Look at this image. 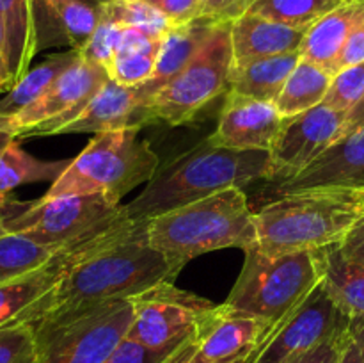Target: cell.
I'll return each mask as SVG.
<instances>
[{
    "mask_svg": "<svg viewBox=\"0 0 364 363\" xmlns=\"http://www.w3.org/2000/svg\"><path fill=\"white\" fill-rule=\"evenodd\" d=\"M180 270L149 244L148 221L127 219L68 251L66 270L48 312L128 299L174 281Z\"/></svg>",
    "mask_w": 364,
    "mask_h": 363,
    "instance_id": "1",
    "label": "cell"
},
{
    "mask_svg": "<svg viewBox=\"0 0 364 363\" xmlns=\"http://www.w3.org/2000/svg\"><path fill=\"white\" fill-rule=\"evenodd\" d=\"M256 180H272L270 152L219 148L206 139L167 166L159 167L141 194L124 209L130 219L149 221L224 189H242Z\"/></svg>",
    "mask_w": 364,
    "mask_h": 363,
    "instance_id": "2",
    "label": "cell"
},
{
    "mask_svg": "<svg viewBox=\"0 0 364 363\" xmlns=\"http://www.w3.org/2000/svg\"><path fill=\"white\" fill-rule=\"evenodd\" d=\"M364 219V187L283 194L256 212L258 248L270 255L341 244Z\"/></svg>",
    "mask_w": 364,
    "mask_h": 363,
    "instance_id": "3",
    "label": "cell"
},
{
    "mask_svg": "<svg viewBox=\"0 0 364 363\" xmlns=\"http://www.w3.org/2000/svg\"><path fill=\"white\" fill-rule=\"evenodd\" d=\"M148 238L169 262L183 269L205 253L256 248V212L242 189L230 187L149 219Z\"/></svg>",
    "mask_w": 364,
    "mask_h": 363,
    "instance_id": "4",
    "label": "cell"
},
{
    "mask_svg": "<svg viewBox=\"0 0 364 363\" xmlns=\"http://www.w3.org/2000/svg\"><path fill=\"white\" fill-rule=\"evenodd\" d=\"M139 128L95 134L89 144L68 164L46 191V198L98 194L119 203L124 194L148 184L159 171V155Z\"/></svg>",
    "mask_w": 364,
    "mask_h": 363,
    "instance_id": "5",
    "label": "cell"
},
{
    "mask_svg": "<svg viewBox=\"0 0 364 363\" xmlns=\"http://www.w3.org/2000/svg\"><path fill=\"white\" fill-rule=\"evenodd\" d=\"M244 253V267L226 305L262 317L272 327L322 281V249L270 255L256 246Z\"/></svg>",
    "mask_w": 364,
    "mask_h": 363,
    "instance_id": "6",
    "label": "cell"
},
{
    "mask_svg": "<svg viewBox=\"0 0 364 363\" xmlns=\"http://www.w3.org/2000/svg\"><path fill=\"white\" fill-rule=\"evenodd\" d=\"M130 299L53 310L34 322L36 363H103L127 338Z\"/></svg>",
    "mask_w": 364,
    "mask_h": 363,
    "instance_id": "7",
    "label": "cell"
},
{
    "mask_svg": "<svg viewBox=\"0 0 364 363\" xmlns=\"http://www.w3.org/2000/svg\"><path fill=\"white\" fill-rule=\"evenodd\" d=\"M130 219L124 205L98 194L43 196L7 223V233H21L53 249L77 248L109 228Z\"/></svg>",
    "mask_w": 364,
    "mask_h": 363,
    "instance_id": "8",
    "label": "cell"
},
{
    "mask_svg": "<svg viewBox=\"0 0 364 363\" xmlns=\"http://www.w3.org/2000/svg\"><path fill=\"white\" fill-rule=\"evenodd\" d=\"M233 71L231 20L219 21L191 63L148 102L156 121L180 127L230 91Z\"/></svg>",
    "mask_w": 364,
    "mask_h": 363,
    "instance_id": "9",
    "label": "cell"
},
{
    "mask_svg": "<svg viewBox=\"0 0 364 363\" xmlns=\"http://www.w3.org/2000/svg\"><path fill=\"white\" fill-rule=\"evenodd\" d=\"M105 68L78 59L28 107L0 117V130L13 137L59 135L85 109L92 96L109 80Z\"/></svg>",
    "mask_w": 364,
    "mask_h": 363,
    "instance_id": "10",
    "label": "cell"
},
{
    "mask_svg": "<svg viewBox=\"0 0 364 363\" xmlns=\"http://www.w3.org/2000/svg\"><path fill=\"white\" fill-rule=\"evenodd\" d=\"M348 317L331 299L322 281L277 324L247 363H295L348 327Z\"/></svg>",
    "mask_w": 364,
    "mask_h": 363,
    "instance_id": "11",
    "label": "cell"
},
{
    "mask_svg": "<svg viewBox=\"0 0 364 363\" xmlns=\"http://www.w3.org/2000/svg\"><path fill=\"white\" fill-rule=\"evenodd\" d=\"M128 299L134 306V320L127 338L159 352L178 347L194 331L201 313L215 305L181 290L174 281H162Z\"/></svg>",
    "mask_w": 364,
    "mask_h": 363,
    "instance_id": "12",
    "label": "cell"
},
{
    "mask_svg": "<svg viewBox=\"0 0 364 363\" xmlns=\"http://www.w3.org/2000/svg\"><path fill=\"white\" fill-rule=\"evenodd\" d=\"M347 112L320 103L297 116L284 117L279 135L270 149L272 180H290L318 159L343 135ZM277 182V184H279Z\"/></svg>",
    "mask_w": 364,
    "mask_h": 363,
    "instance_id": "13",
    "label": "cell"
},
{
    "mask_svg": "<svg viewBox=\"0 0 364 363\" xmlns=\"http://www.w3.org/2000/svg\"><path fill=\"white\" fill-rule=\"evenodd\" d=\"M272 326L262 317L238 312L226 302L201 313L194 326V342L210 363H247Z\"/></svg>",
    "mask_w": 364,
    "mask_h": 363,
    "instance_id": "14",
    "label": "cell"
},
{
    "mask_svg": "<svg viewBox=\"0 0 364 363\" xmlns=\"http://www.w3.org/2000/svg\"><path fill=\"white\" fill-rule=\"evenodd\" d=\"M283 121L276 103L228 91L219 125L208 141L219 148L270 152Z\"/></svg>",
    "mask_w": 364,
    "mask_h": 363,
    "instance_id": "15",
    "label": "cell"
},
{
    "mask_svg": "<svg viewBox=\"0 0 364 363\" xmlns=\"http://www.w3.org/2000/svg\"><path fill=\"white\" fill-rule=\"evenodd\" d=\"M153 121H156L155 116L148 102L139 93L137 85L128 88L109 78L85 105V109L71 123H68L60 134H100L123 128L141 130Z\"/></svg>",
    "mask_w": 364,
    "mask_h": 363,
    "instance_id": "16",
    "label": "cell"
},
{
    "mask_svg": "<svg viewBox=\"0 0 364 363\" xmlns=\"http://www.w3.org/2000/svg\"><path fill=\"white\" fill-rule=\"evenodd\" d=\"M70 249H63L46 265L0 285V327L34 324L48 313L53 294L66 270Z\"/></svg>",
    "mask_w": 364,
    "mask_h": 363,
    "instance_id": "17",
    "label": "cell"
},
{
    "mask_svg": "<svg viewBox=\"0 0 364 363\" xmlns=\"http://www.w3.org/2000/svg\"><path fill=\"white\" fill-rule=\"evenodd\" d=\"M318 187H364V130L341 137L304 171L276 185L277 196Z\"/></svg>",
    "mask_w": 364,
    "mask_h": 363,
    "instance_id": "18",
    "label": "cell"
},
{
    "mask_svg": "<svg viewBox=\"0 0 364 363\" xmlns=\"http://www.w3.org/2000/svg\"><path fill=\"white\" fill-rule=\"evenodd\" d=\"M308 27H290L252 13L231 20L233 64L299 52Z\"/></svg>",
    "mask_w": 364,
    "mask_h": 363,
    "instance_id": "19",
    "label": "cell"
},
{
    "mask_svg": "<svg viewBox=\"0 0 364 363\" xmlns=\"http://www.w3.org/2000/svg\"><path fill=\"white\" fill-rule=\"evenodd\" d=\"M363 21L364 0H341L334 9L309 25L299 53L302 59L311 60L334 75L348 38Z\"/></svg>",
    "mask_w": 364,
    "mask_h": 363,
    "instance_id": "20",
    "label": "cell"
},
{
    "mask_svg": "<svg viewBox=\"0 0 364 363\" xmlns=\"http://www.w3.org/2000/svg\"><path fill=\"white\" fill-rule=\"evenodd\" d=\"M219 21L226 20H215V18L201 14V16L188 21V23L173 27L164 36L159 59H156L155 73H153V77L148 82L137 85L139 93H141V96L146 102H149L151 96H155L164 85L169 84L191 63L192 57L203 46V43L215 31Z\"/></svg>",
    "mask_w": 364,
    "mask_h": 363,
    "instance_id": "21",
    "label": "cell"
},
{
    "mask_svg": "<svg viewBox=\"0 0 364 363\" xmlns=\"http://www.w3.org/2000/svg\"><path fill=\"white\" fill-rule=\"evenodd\" d=\"M103 18V4L66 0L53 6L48 21L38 34V52L52 46H70L80 53Z\"/></svg>",
    "mask_w": 364,
    "mask_h": 363,
    "instance_id": "22",
    "label": "cell"
},
{
    "mask_svg": "<svg viewBox=\"0 0 364 363\" xmlns=\"http://www.w3.org/2000/svg\"><path fill=\"white\" fill-rule=\"evenodd\" d=\"M299 60H301V53L291 52L233 64L230 91L276 103L277 96L281 95L288 77L295 70Z\"/></svg>",
    "mask_w": 364,
    "mask_h": 363,
    "instance_id": "23",
    "label": "cell"
},
{
    "mask_svg": "<svg viewBox=\"0 0 364 363\" xmlns=\"http://www.w3.org/2000/svg\"><path fill=\"white\" fill-rule=\"evenodd\" d=\"M0 32L16 84L39 53L32 0H0Z\"/></svg>",
    "mask_w": 364,
    "mask_h": 363,
    "instance_id": "24",
    "label": "cell"
},
{
    "mask_svg": "<svg viewBox=\"0 0 364 363\" xmlns=\"http://www.w3.org/2000/svg\"><path fill=\"white\" fill-rule=\"evenodd\" d=\"M322 285L338 308L352 319L364 317V265L341 251L340 244L322 249Z\"/></svg>",
    "mask_w": 364,
    "mask_h": 363,
    "instance_id": "25",
    "label": "cell"
},
{
    "mask_svg": "<svg viewBox=\"0 0 364 363\" xmlns=\"http://www.w3.org/2000/svg\"><path fill=\"white\" fill-rule=\"evenodd\" d=\"M162 39L144 34L137 28L123 27L119 46L107 71L110 80L128 88L148 82L155 73Z\"/></svg>",
    "mask_w": 364,
    "mask_h": 363,
    "instance_id": "26",
    "label": "cell"
},
{
    "mask_svg": "<svg viewBox=\"0 0 364 363\" xmlns=\"http://www.w3.org/2000/svg\"><path fill=\"white\" fill-rule=\"evenodd\" d=\"M331 80H333V75L329 71L301 57L276 100V107L281 116H297V114L306 112V110L323 103Z\"/></svg>",
    "mask_w": 364,
    "mask_h": 363,
    "instance_id": "27",
    "label": "cell"
},
{
    "mask_svg": "<svg viewBox=\"0 0 364 363\" xmlns=\"http://www.w3.org/2000/svg\"><path fill=\"white\" fill-rule=\"evenodd\" d=\"M71 160H41L32 157L14 139L0 155V199L14 189L38 182H55Z\"/></svg>",
    "mask_w": 364,
    "mask_h": 363,
    "instance_id": "28",
    "label": "cell"
},
{
    "mask_svg": "<svg viewBox=\"0 0 364 363\" xmlns=\"http://www.w3.org/2000/svg\"><path fill=\"white\" fill-rule=\"evenodd\" d=\"M77 59L78 53L70 50V52L53 53L38 66L31 68L14 84V88L7 91L4 98H0V117L13 116L34 103Z\"/></svg>",
    "mask_w": 364,
    "mask_h": 363,
    "instance_id": "29",
    "label": "cell"
},
{
    "mask_svg": "<svg viewBox=\"0 0 364 363\" xmlns=\"http://www.w3.org/2000/svg\"><path fill=\"white\" fill-rule=\"evenodd\" d=\"M60 251L21 233L0 235V285L46 265Z\"/></svg>",
    "mask_w": 364,
    "mask_h": 363,
    "instance_id": "30",
    "label": "cell"
},
{
    "mask_svg": "<svg viewBox=\"0 0 364 363\" xmlns=\"http://www.w3.org/2000/svg\"><path fill=\"white\" fill-rule=\"evenodd\" d=\"M340 2L341 0H247L245 11L290 27H309Z\"/></svg>",
    "mask_w": 364,
    "mask_h": 363,
    "instance_id": "31",
    "label": "cell"
},
{
    "mask_svg": "<svg viewBox=\"0 0 364 363\" xmlns=\"http://www.w3.org/2000/svg\"><path fill=\"white\" fill-rule=\"evenodd\" d=\"M103 18L121 27L137 28L153 38H164L174 27L146 0H109L103 4Z\"/></svg>",
    "mask_w": 364,
    "mask_h": 363,
    "instance_id": "32",
    "label": "cell"
},
{
    "mask_svg": "<svg viewBox=\"0 0 364 363\" xmlns=\"http://www.w3.org/2000/svg\"><path fill=\"white\" fill-rule=\"evenodd\" d=\"M364 93V63L340 70L333 75L323 103L347 112L359 102Z\"/></svg>",
    "mask_w": 364,
    "mask_h": 363,
    "instance_id": "33",
    "label": "cell"
},
{
    "mask_svg": "<svg viewBox=\"0 0 364 363\" xmlns=\"http://www.w3.org/2000/svg\"><path fill=\"white\" fill-rule=\"evenodd\" d=\"M0 363H36V337L32 324L0 327Z\"/></svg>",
    "mask_w": 364,
    "mask_h": 363,
    "instance_id": "34",
    "label": "cell"
},
{
    "mask_svg": "<svg viewBox=\"0 0 364 363\" xmlns=\"http://www.w3.org/2000/svg\"><path fill=\"white\" fill-rule=\"evenodd\" d=\"M121 34H123L121 25L114 23V21L107 20V18H102L92 38L89 39L85 48L78 56L84 60H87V63L98 64V66L105 68L109 71L114 56L117 52V46H119Z\"/></svg>",
    "mask_w": 364,
    "mask_h": 363,
    "instance_id": "35",
    "label": "cell"
},
{
    "mask_svg": "<svg viewBox=\"0 0 364 363\" xmlns=\"http://www.w3.org/2000/svg\"><path fill=\"white\" fill-rule=\"evenodd\" d=\"M173 351H151V349L144 347V345L139 344V342L124 338V340L114 349L112 354H110L103 363H162Z\"/></svg>",
    "mask_w": 364,
    "mask_h": 363,
    "instance_id": "36",
    "label": "cell"
},
{
    "mask_svg": "<svg viewBox=\"0 0 364 363\" xmlns=\"http://www.w3.org/2000/svg\"><path fill=\"white\" fill-rule=\"evenodd\" d=\"M164 14L174 27L185 25L201 16L203 0H146Z\"/></svg>",
    "mask_w": 364,
    "mask_h": 363,
    "instance_id": "37",
    "label": "cell"
},
{
    "mask_svg": "<svg viewBox=\"0 0 364 363\" xmlns=\"http://www.w3.org/2000/svg\"><path fill=\"white\" fill-rule=\"evenodd\" d=\"M247 0H203L201 14L215 20H235L245 11Z\"/></svg>",
    "mask_w": 364,
    "mask_h": 363,
    "instance_id": "38",
    "label": "cell"
},
{
    "mask_svg": "<svg viewBox=\"0 0 364 363\" xmlns=\"http://www.w3.org/2000/svg\"><path fill=\"white\" fill-rule=\"evenodd\" d=\"M359 63H364V21L355 27V31L348 38L347 45H345L343 52L340 56V60H338L336 73L340 70H345V68H350Z\"/></svg>",
    "mask_w": 364,
    "mask_h": 363,
    "instance_id": "39",
    "label": "cell"
},
{
    "mask_svg": "<svg viewBox=\"0 0 364 363\" xmlns=\"http://www.w3.org/2000/svg\"><path fill=\"white\" fill-rule=\"evenodd\" d=\"M345 331H341L340 335L333 337L331 340L323 342L322 345H318L316 349H313L311 352L302 356L301 359H297L295 363H338V351H340V338Z\"/></svg>",
    "mask_w": 364,
    "mask_h": 363,
    "instance_id": "40",
    "label": "cell"
},
{
    "mask_svg": "<svg viewBox=\"0 0 364 363\" xmlns=\"http://www.w3.org/2000/svg\"><path fill=\"white\" fill-rule=\"evenodd\" d=\"M340 248L345 253V256L364 265V219L355 224L354 230L343 238Z\"/></svg>",
    "mask_w": 364,
    "mask_h": 363,
    "instance_id": "41",
    "label": "cell"
},
{
    "mask_svg": "<svg viewBox=\"0 0 364 363\" xmlns=\"http://www.w3.org/2000/svg\"><path fill=\"white\" fill-rule=\"evenodd\" d=\"M162 363H210L206 362L205 358H201L198 352V347H196L194 342V331L164 359Z\"/></svg>",
    "mask_w": 364,
    "mask_h": 363,
    "instance_id": "42",
    "label": "cell"
},
{
    "mask_svg": "<svg viewBox=\"0 0 364 363\" xmlns=\"http://www.w3.org/2000/svg\"><path fill=\"white\" fill-rule=\"evenodd\" d=\"M338 363H364L358 342L350 335L348 327L340 338V351H338Z\"/></svg>",
    "mask_w": 364,
    "mask_h": 363,
    "instance_id": "43",
    "label": "cell"
},
{
    "mask_svg": "<svg viewBox=\"0 0 364 363\" xmlns=\"http://www.w3.org/2000/svg\"><path fill=\"white\" fill-rule=\"evenodd\" d=\"M59 2H66V0H32V11H34V23H36V36L39 34L43 27L48 21L50 13H52L53 6ZM84 2L92 4H105L109 0H84Z\"/></svg>",
    "mask_w": 364,
    "mask_h": 363,
    "instance_id": "44",
    "label": "cell"
},
{
    "mask_svg": "<svg viewBox=\"0 0 364 363\" xmlns=\"http://www.w3.org/2000/svg\"><path fill=\"white\" fill-rule=\"evenodd\" d=\"M363 130H364V93L361 98H359V102L348 110L347 120H345L343 135H341V137H347V135H352L355 134V132H363Z\"/></svg>",
    "mask_w": 364,
    "mask_h": 363,
    "instance_id": "45",
    "label": "cell"
},
{
    "mask_svg": "<svg viewBox=\"0 0 364 363\" xmlns=\"http://www.w3.org/2000/svg\"><path fill=\"white\" fill-rule=\"evenodd\" d=\"M27 205L28 201H16V199L11 198L0 199V235L7 233V223H9L14 216H18Z\"/></svg>",
    "mask_w": 364,
    "mask_h": 363,
    "instance_id": "46",
    "label": "cell"
},
{
    "mask_svg": "<svg viewBox=\"0 0 364 363\" xmlns=\"http://www.w3.org/2000/svg\"><path fill=\"white\" fill-rule=\"evenodd\" d=\"M13 85H14V78H13V73H11L9 59H7L2 32H0V93L11 91Z\"/></svg>",
    "mask_w": 364,
    "mask_h": 363,
    "instance_id": "47",
    "label": "cell"
},
{
    "mask_svg": "<svg viewBox=\"0 0 364 363\" xmlns=\"http://www.w3.org/2000/svg\"><path fill=\"white\" fill-rule=\"evenodd\" d=\"M348 331H350V335L354 337V340L358 342L364 358V317H352V319L348 320Z\"/></svg>",
    "mask_w": 364,
    "mask_h": 363,
    "instance_id": "48",
    "label": "cell"
},
{
    "mask_svg": "<svg viewBox=\"0 0 364 363\" xmlns=\"http://www.w3.org/2000/svg\"><path fill=\"white\" fill-rule=\"evenodd\" d=\"M14 139H16V137H13V135H11V134H7V132L0 130V155H2V152H4V149H6L7 146H9L11 142L14 141Z\"/></svg>",
    "mask_w": 364,
    "mask_h": 363,
    "instance_id": "49",
    "label": "cell"
},
{
    "mask_svg": "<svg viewBox=\"0 0 364 363\" xmlns=\"http://www.w3.org/2000/svg\"><path fill=\"white\" fill-rule=\"evenodd\" d=\"M4 199H6V198H4Z\"/></svg>",
    "mask_w": 364,
    "mask_h": 363,
    "instance_id": "50",
    "label": "cell"
}]
</instances>
